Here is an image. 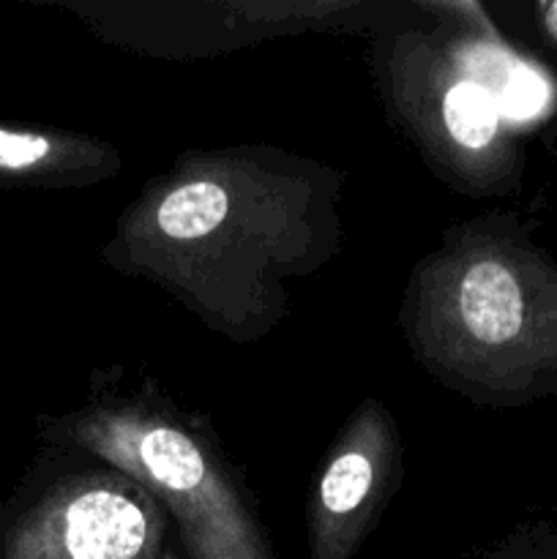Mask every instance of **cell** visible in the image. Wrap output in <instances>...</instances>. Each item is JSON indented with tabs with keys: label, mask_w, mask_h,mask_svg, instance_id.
I'll return each instance as SVG.
<instances>
[{
	"label": "cell",
	"mask_w": 557,
	"mask_h": 559,
	"mask_svg": "<svg viewBox=\"0 0 557 559\" xmlns=\"http://www.w3.org/2000/svg\"><path fill=\"white\" fill-rule=\"evenodd\" d=\"M52 142L33 131L0 129V173H27L47 162Z\"/></svg>",
	"instance_id": "obj_6"
},
{
	"label": "cell",
	"mask_w": 557,
	"mask_h": 559,
	"mask_svg": "<svg viewBox=\"0 0 557 559\" xmlns=\"http://www.w3.org/2000/svg\"><path fill=\"white\" fill-rule=\"evenodd\" d=\"M227 216V191L216 183H186L164 197L156 222L175 240H194L213 233Z\"/></svg>",
	"instance_id": "obj_4"
},
{
	"label": "cell",
	"mask_w": 557,
	"mask_h": 559,
	"mask_svg": "<svg viewBox=\"0 0 557 559\" xmlns=\"http://www.w3.org/2000/svg\"><path fill=\"white\" fill-rule=\"evenodd\" d=\"M541 11H544L546 31H549V36L557 41V3H546Z\"/></svg>",
	"instance_id": "obj_7"
},
{
	"label": "cell",
	"mask_w": 557,
	"mask_h": 559,
	"mask_svg": "<svg viewBox=\"0 0 557 559\" xmlns=\"http://www.w3.org/2000/svg\"><path fill=\"white\" fill-rule=\"evenodd\" d=\"M151 519L134 497L82 486L25 513L3 540V559H142Z\"/></svg>",
	"instance_id": "obj_2"
},
{
	"label": "cell",
	"mask_w": 557,
	"mask_h": 559,
	"mask_svg": "<svg viewBox=\"0 0 557 559\" xmlns=\"http://www.w3.org/2000/svg\"><path fill=\"white\" fill-rule=\"evenodd\" d=\"M82 440L173 506L197 559H268L260 535L191 437L162 424L98 418L82 429Z\"/></svg>",
	"instance_id": "obj_1"
},
{
	"label": "cell",
	"mask_w": 557,
	"mask_h": 559,
	"mask_svg": "<svg viewBox=\"0 0 557 559\" xmlns=\"http://www.w3.org/2000/svg\"><path fill=\"white\" fill-rule=\"evenodd\" d=\"M377 480L375 453L366 448V440L349 451L339 453L320 484L322 527L317 538V559L347 557V519L369 500Z\"/></svg>",
	"instance_id": "obj_3"
},
{
	"label": "cell",
	"mask_w": 557,
	"mask_h": 559,
	"mask_svg": "<svg viewBox=\"0 0 557 559\" xmlns=\"http://www.w3.org/2000/svg\"><path fill=\"white\" fill-rule=\"evenodd\" d=\"M442 118L453 140L464 147L489 145L497 131V107L489 91L475 82H459L442 104Z\"/></svg>",
	"instance_id": "obj_5"
}]
</instances>
